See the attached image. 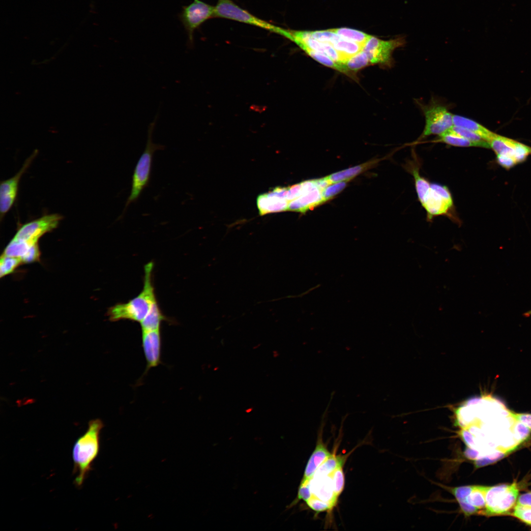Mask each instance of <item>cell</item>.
<instances>
[{"label": "cell", "instance_id": "277c9868", "mask_svg": "<svg viewBox=\"0 0 531 531\" xmlns=\"http://www.w3.org/2000/svg\"><path fill=\"white\" fill-rule=\"evenodd\" d=\"M516 481L510 484L489 486L486 495L485 506L481 514L495 516L510 514L519 496Z\"/></svg>", "mask_w": 531, "mask_h": 531}, {"label": "cell", "instance_id": "4fadbf2b", "mask_svg": "<svg viewBox=\"0 0 531 531\" xmlns=\"http://www.w3.org/2000/svg\"><path fill=\"white\" fill-rule=\"evenodd\" d=\"M286 38L295 42L300 48L306 46L325 54L337 63L340 64L342 62L340 55L331 45L315 39L311 35L309 31L288 30Z\"/></svg>", "mask_w": 531, "mask_h": 531}, {"label": "cell", "instance_id": "8fae6325", "mask_svg": "<svg viewBox=\"0 0 531 531\" xmlns=\"http://www.w3.org/2000/svg\"><path fill=\"white\" fill-rule=\"evenodd\" d=\"M428 218L446 214L453 206L451 194L447 187L438 183L431 184L430 188L421 203Z\"/></svg>", "mask_w": 531, "mask_h": 531}, {"label": "cell", "instance_id": "f1b7e54d", "mask_svg": "<svg viewBox=\"0 0 531 531\" xmlns=\"http://www.w3.org/2000/svg\"><path fill=\"white\" fill-rule=\"evenodd\" d=\"M452 131L473 143L476 147L490 148V146L486 141L478 134L463 127L453 125Z\"/></svg>", "mask_w": 531, "mask_h": 531}, {"label": "cell", "instance_id": "5bb4252c", "mask_svg": "<svg viewBox=\"0 0 531 531\" xmlns=\"http://www.w3.org/2000/svg\"><path fill=\"white\" fill-rule=\"evenodd\" d=\"M286 188L277 186L258 196L257 206L261 216L288 210L289 202L285 197Z\"/></svg>", "mask_w": 531, "mask_h": 531}, {"label": "cell", "instance_id": "2e32d148", "mask_svg": "<svg viewBox=\"0 0 531 531\" xmlns=\"http://www.w3.org/2000/svg\"><path fill=\"white\" fill-rule=\"evenodd\" d=\"M312 495L330 503L333 507L338 498L334 493L331 474L328 475H313L310 480Z\"/></svg>", "mask_w": 531, "mask_h": 531}, {"label": "cell", "instance_id": "4316f807", "mask_svg": "<svg viewBox=\"0 0 531 531\" xmlns=\"http://www.w3.org/2000/svg\"><path fill=\"white\" fill-rule=\"evenodd\" d=\"M342 64L348 73L349 71H358L369 65L370 62L366 53L362 50L342 63Z\"/></svg>", "mask_w": 531, "mask_h": 531}, {"label": "cell", "instance_id": "ab89813d", "mask_svg": "<svg viewBox=\"0 0 531 531\" xmlns=\"http://www.w3.org/2000/svg\"><path fill=\"white\" fill-rule=\"evenodd\" d=\"M316 186L322 191L329 185L332 184L326 177L314 179Z\"/></svg>", "mask_w": 531, "mask_h": 531}, {"label": "cell", "instance_id": "d6986e66", "mask_svg": "<svg viewBox=\"0 0 531 531\" xmlns=\"http://www.w3.org/2000/svg\"><path fill=\"white\" fill-rule=\"evenodd\" d=\"M381 159L374 158L362 164L334 173L326 177L331 183L337 182L349 181L359 174L373 168Z\"/></svg>", "mask_w": 531, "mask_h": 531}, {"label": "cell", "instance_id": "ffe728a7", "mask_svg": "<svg viewBox=\"0 0 531 531\" xmlns=\"http://www.w3.org/2000/svg\"><path fill=\"white\" fill-rule=\"evenodd\" d=\"M453 122L454 126L465 128L478 134L488 143L496 134L478 122L462 116L453 115Z\"/></svg>", "mask_w": 531, "mask_h": 531}, {"label": "cell", "instance_id": "9c48e42d", "mask_svg": "<svg viewBox=\"0 0 531 531\" xmlns=\"http://www.w3.org/2000/svg\"><path fill=\"white\" fill-rule=\"evenodd\" d=\"M62 218V216L58 213L43 215L21 225L13 237L37 243L42 236L57 228Z\"/></svg>", "mask_w": 531, "mask_h": 531}, {"label": "cell", "instance_id": "e575fe53", "mask_svg": "<svg viewBox=\"0 0 531 531\" xmlns=\"http://www.w3.org/2000/svg\"><path fill=\"white\" fill-rule=\"evenodd\" d=\"M306 503L311 509L317 512L325 511L333 507L330 503L314 496H312Z\"/></svg>", "mask_w": 531, "mask_h": 531}, {"label": "cell", "instance_id": "ac0fdd59", "mask_svg": "<svg viewBox=\"0 0 531 531\" xmlns=\"http://www.w3.org/2000/svg\"><path fill=\"white\" fill-rule=\"evenodd\" d=\"M332 454L322 442H318L307 463L301 481L310 480L320 466Z\"/></svg>", "mask_w": 531, "mask_h": 531}, {"label": "cell", "instance_id": "cb8c5ba5", "mask_svg": "<svg viewBox=\"0 0 531 531\" xmlns=\"http://www.w3.org/2000/svg\"><path fill=\"white\" fill-rule=\"evenodd\" d=\"M34 244L13 237L4 249L3 255L20 259L25 255L30 246Z\"/></svg>", "mask_w": 531, "mask_h": 531}, {"label": "cell", "instance_id": "5b68a950", "mask_svg": "<svg viewBox=\"0 0 531 531\" xmlns=\"http://www.w3.org/2000/svg\"><path fill=\"white\" fill-rule=\"evenodd\" d=\"M214 8V18L227 19L248 24L284 37L287 33V29L257 17L237 5L232 0H218Z\"/></svg>", "mask_w": 531, "mask_h": 531}, {"label": "cell", "instance_id": "f35d334b", "mask_svg": "<svg viewBox=\"0 0 531 531\" xmlns=\"http://www.w3.org/2000/svg\"><path fill=\"white\" fill-rule=\"evenodd\" d=\"M516 504L531 507V492L524 493L518 496Z\"/></svg>", "mask_w": 531, "mask_h": 531}, {"label": "cell", "instance_id": "6da1fadb", "mask_svg": "<svg viewBox=\"0 0 531 531\" xmlns=\"http://www.w3.org/2000/svg\"><path fill=\"white\" fill-rule=\"evenodd\" d=\"M104 427L102 421L96 418L88 423L86 431L75 441L72 448L73 473H77L74 483L77 487L83 485L92 469L100 446V432Z\"/></svg>", "mask_w": 531, "mask_h": 531}, {"label": "cell", "instance_id": "ba28073f", "mask_svg": "<svg viewBox=\"0 0 531 531\" xmlns=\"http://www.w3.org/2000/svg\"><path fill=\"white\" fill-rule=\"evenodd\" d=\"M489 486L466 485L451 489L461 511L466 516L481 514L486 503V495Z\"/></svg>", "mask_w": 531, "mask_h": 531}, {"label": "cell", "instance_id": "d590c367", "mask_svg": "<svg viewBox=\"0 0 531 531\" xmlns=\"http://www.w3.org/2000/svg\"><path fill=\"white\" fill-rule=\"evenodd\" d=\"M507 414L513 421L524 425L531 430V413H519L507 410Z\"/></svg>", "mask_w": 531, "mask_h": 531}, {"label": "cell", "instance_id": "f546056e", "mask_svg": "<svg viewBox=\"0 0 531 531\" xmlns=\"http://www.w3.org/2000/svg\"><path fill=\"white\" fill-rule=\"evenodd\" d=\"M21 260L18 258L2 255L0 261V275L2 277L12 272L20 264Z\"/></svg>", "mask_w": 531, "mask_h": 531}, {"label": "cell", "instance_id": "8d00e7d4", "mask_svg": "<svg viewBox=\"0 0 531 531\" xmlns=\"http://www.w3.org/2000/svg\"><path fill=\"white\" fill-rule=\"evenodd\" d=\"M40 251L38 243H36L30 246L27 253L20 260L22 263H30L38 261Z\"/></svg>", "mask_w": 531, "mask_h": 531}, {"label": "cell", "instance_id": "603a6c76", "mask_svg": "<svg viewBox=\"0 0 531 531\" xmlns=\"http://www.w3.org/2000/svg\"><path fill=\"white\" fill-rule=\"evenodd\" d=\"M329 30L340 35L341 37L355 42L363 47H364L367 41L371 36V35L363 32L348 28H337Z\"/></svg>", "mask_w": 531, "mask_h": 531}, {"label": "cell", "instance_id": "52a82bcc", "mask_svg": "<svg viewBox=\"0 0 531 531\" xmlns=\"http://www.w3.org/2000/svg\"><path fill=\"white\" fill-rule=\"evenodd\" d=\"M214 6L201 0H194L190 4L182 6L178 18L187 33L189 48L193 46L195 31L207 20L214 18Z\"/></svg>", "mask_w": 531, "mask_h": 531}, {"label": "cell", "instance_id": "1f68e13d", "mask_svg": "<svg viewBox=\"0 0 531 531\" xmlns=\"http://www.w3.org/2000/svg\"><path fill=\"white\" fill-rule=\"evenodd\" d=\"M347 181L333 183L322 191V195L324 202L329 201L335 196L340 193L347 185Z\"/></svg>", "mask_w": 531, "mask_h": 531}, {"label": "cell", "instance_id": "7402d4cb", "mask_svg": "<svg viewBox=\"0 0 531 531\" xmlns=\"http://www.w3.org/2000/svg\"><path fill=\"white\" fill-rule=\"evenodd\" d=\"M330 45L340 55L342 60V63L363 49V47L358 44L341 37Z\"/></svg>", "mask_w": 531, "mask_h": 531}, {"label": "cell", "instance_id": "8992f818", "mask_svg": "<svg viewBox=\"0 0 531 531\" xmlns=\"http://www.w3.org/2000/svg\"><path fill=\"white\" fill-rule=\"evenodd\" d=\"M420 106L425 123L419 139L431 135L440 136L452 128L453 114L444 105L432 101L428 104Z\"/></svg>", "mask_w": 531, "mask_h": 531}, {"label": "cell", "instance_id": "3957f363", "mask_svg": "<svg viewBox=\"0 0 531 531\" xmlns=\"http://www.w3.org/2000/svg\"><path fill=\"white\" fill-rule=\"evenodd\" d=\"M158 118V114L157 113L148 125L146 147L134 169L132 176L130 193L126 200L122 213L118 220L123 217L128 206L138 200L144 190L148 185L150 179L154 154L156 151L163 150L165 148L164 145L155 144L152 142V133Z\"/></svg>", "mask_w": 531, "mask_h": 531}, {"label": "cell", "instance_id": "836d02e7", "mask_svg": "<svg viewBox=\"0 0 531 531\" xmlns=\"http://www.w3.org/2000/svg\"><path fill=\"white\" fill-rule=\"evenodd\" d=\"M511 514L526 524L531 526V507L516 504Z\"/></svg>", "mask_w": 531, "mask_h": 531}, {"label": "cell", "instance_id": "d6a6232c", "mask_svg": "<svg viewBox=\"0 0 531 531\" xmlns=\"http://www.w3.org/2000/svg\"><path fill=\"white\" fill-rule=\"evenodd\" d=\"M311 35L315 39L322 42L329 44L330 45L341 37L337 34L330 31L329 30L319 31H309Z\"/></svg>", "mask_w": 531, "mask_h": 531}, {"label": "cell", "instance_id": "44dd1931", "mask_svg": "<svg viewBox=\"0 0 531 531\" xmlns=\"http://www.w3.org/2000/svg\"><path fill=\"white\" fill-rule=\"evenodd\" d=\"M166 320L157 301L152 305L149 312L140 323L142 331L160 329L161 322Z\"/></svg>", "mask_w": 531, "mask_h": 531}, {"label": "cell", "instance_id": "d4e9b609", "mask_svg": "<svg viewBox=\"0 0 531 531\" xmlns=\"http://www.w3.org/2000/svg\"><path fill=\"white\" fill-rule=\"evenodd\" d=\"M437 141L457 147H476L471 141L455 133L451 129L439 136Z\"/></svg>", "mask_w": 531, "mask_h": 531}, {"label": "cell", "instance_id": "e0dca14e", "mask_svg": "<svg viewBox=\"0 0 531 531\" xmlns=\"http://www.w3.org/2000/svg\"><path fill=\"white\" fill-rule=\"evenodd\" d=\"M324 202L322 191L318 187L305 192L289 202L288 210L304 213Z\"/></svg>", "mask_w": 531, "mask_h": 531}, {"label": "cell", "instance_id": "7a4b0ae2", "mask_svg": "<svg viewBox=\"0 0 531 531\" xmlns=\"http://www.w3.org/2000/svg\"><path fill=\"white\" fill-rule=\"evenodd\" d=\"M153 268L152 262L145 265L144 286L138 295L127 302L118 303L109 309L107 314L110 321L128 320L140 323L144 319L157 301L152 283Z\"/></svg>", "mask_w": 531, "mask_h": 531}, {"label": "cell", "instance_id": "30bf717a", "mask_svg": "<svg viewBox=\"0 0 531 531\" xmlns=\"http://www.w3.org/2000/svg\"><path fill=\"white\" fill-rule=\"evenodd\" d=\"M406 44L405 36L384 40L371 36L364 45L363 50L366 53L370 64L390 65L392 62V55L397 48Z\"/></svg>", "mask_w": 531, "mask_h": 531}, {"label": "cell", "instance_id": "83f0119b", "mask_svg": "<svg viewBox=\"0 0 531 531\" xmlns=\"http://www.w3.org/2000/svg\"><path fill=\"white\" fill-rule=\"evenodd\" d=\"M343 461L342 457L332 454L320 466L314 475L320 476L330 475L339 467L343 466Z\"/></svg>", "mask_w": 531, "mask_h": 531}, {"label": "cell", "instance_id": "9a60e30c", "mask_svg": "<svg viewBox=\"0 0 531 531\" xmlns=\"http://www.w3.org/2000/svg\"><path fill=\"white\" fill-rule=\"evenodd\" d=\"M142 347L147 362L146 372L161 363L162 338L160 329L142 331Z\"/></svg>", "mask_w": 531, "mask_h": 531}, {"label": "cell", "instance_id": "74e56055", "mask_svg": "<svg viewBox=\"0 0 531 531\" xmlns=\"http://www.w3.org/2000/svg\"><path fill=\"white\" fill-rule=\"evenodd\" d=\"M312 496L310 480L301 481L298 488L297 500H303L306 502Z\"/></svg>", "mask_w": 531, "mask_h": 531}, {"label": "cell", "instance_id": "4dcf8cb0", "mask_svg": "<svg viewBox=\"0 0 531 531\" xmlns=\"http://www.w3.org/2000/svg\"><path fill=\"white\" fill-rule=\"evenodd\" d=\"M334 493L337 498H338L343 490L345 484L344 474L342 466L339 467L331 473Z\"/></svg>", "mask_w": 531, "mask_h": 531}, {"label": "cell", "instance_id": "484cf974", "mask_svg": "<svg viewBox=\"0 0 531 531\" xmlns=\"http://www.w3.org/2000/svg\"><path fill=\"white\" fill-rule=\"evenodd\" d=\"M411 173L413 177L417 197L421 203L428 193L430 188L431 183L424 177L420 176L417 167L412 166L411 168Z\"/></svg>", "mask_w": 531, "mask_h": 531}, {"label": "cell", "instance_id": "7c38bea8", "mask_svg": "<svg viewBox=\"0 0 531 531\" xmlns=\"http://www.w3.org/2000/svg\"><path fill=\"white\" fill-rule=\"evenodd\" d=\"M37 153V151H35L28 157L20 170L13 177L1 182L0 185L1 221L14 205L17 198L20 179L30 167Z\"/></svg>", "mask_w": 531, "mask_h": 531}]
</instances>
